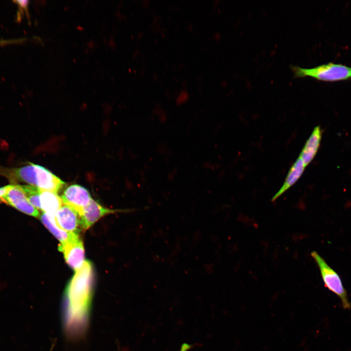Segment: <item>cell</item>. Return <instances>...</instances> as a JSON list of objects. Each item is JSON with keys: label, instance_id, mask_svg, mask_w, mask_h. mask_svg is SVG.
Listing matches in <instances>:
<instances>
[{"label": "cell", "instance_id": "6da1fadb", "mask_svg": "<svg viewBox=\"0 0 351 351\" xmlns=\"http://www.w3.org/2000/svg\"><path fill=\"white\" fill-rule=\"evenodd\" d=\"M93 273L91 263L85 261L67 287L63 308L64 328L70 336L77 337L88 324L93 296Z\"/></svg>", "mask_w": 351, "mask_h": 351}, {"label": "cell", "instance_id": "7a4b0ae2", "mask_svg": "<svg viewBox=\"0 0 351 351\" xmlns=\"http://www.w3.org/2000/svg\"><path fill=\"white\" fill-rule=\"evenodd\" d=\"M6 176L13 184L25 183L41 190L56 193L65 184V182L47 169L32 163L19 168H8Z\"/></svg>", "mask_w": 351, "mask_h": 351}, {"label": "cell", "instance_id": "3957f363", "mask_svg": "<svg viewBox=\"0 0 351 351\" xmlns=\"http://www.w3.org/2000/svg\"><path fill=\"white\" fill-rule=\"evenodd\" d=\"M292 69L294 77L297 78L310 77L327 82L351 79V67L332 62L323 64L312 68L293 66Z\"/></svg>", "mask_w": 351, "mask_h": 351}, {"label": "cell", "instance_id": "277c9868", "mask_svg": "<svg viewBox=\"0 0 351 351\" xmlns=\"http://www.w3.org/2000/svg\"><path fill=\"white\" fill-rule=\"evenodd\" d=\"M311 255L319 267L325 286L340 299L344 309L350 310L351 304L338 273L326 263L317 252H312Z\"/></svg>", "mask_w": 351, "mask_h": 351}, {"label": "cell", "instance_id": "5b68a950", "mask_svg": "<svg viewBox=\"0 0 351 351\" xmlns=\"http://www.w3.org/2000/svg\"><path fill=\"white\" fill-rule=\"evenodd\" d=\"M0 199L26 214L35 217L39 216V210L28 201L20 184H11L6 195Z\"/></svg>", "mask_w": 351, "mask_h": 351}, {"label": "cell", "instance_id": "8992f818", "mask_svg": "<svg viewBox=\"0 0 351 351\" xmlns=\"http://www.w3.org/2000/svg\"><path fill=\"white\" fill-rule=\"evenodd\" d=\"M58 250L63 253L66 263L76 271L83 265L85 261L84 249L78 235L66 242L60 243Z\"/></svg>", "mask_w": 351, "mask_h": 351}, {"label": "cell", "instance_id": "52a82bcc", "mask_svg": "<svg viewBox=\"0 0 351 351\" xmlns=\"http://www.w3.org/2000/svg\"><path fill=\"white\" fill-rule=\"evenodd\" d=\"M61 198L64 204L74 209L78 214L92 199L86 189L77 184L68 187L63 191Z\"/></svg>", "mask_w": 351, "mask_h": 351}, {"label": "cell", "instance_id": "ba28073f", "mask_svg": "<svg viewBox=\"0 0 351 351\" xmlns=\"http://www.w3.org/2000/svg\"><path fill=\"white\" fill-rule=\"evenodd\" d=\"M58 226L64 231L78 234L82 229L78 213L71 207L63 204L55 215Z\"/></svg>", "mask_w": 351, "mask_h": 351}, {"label": "cell", "instance_id": "9c48e42d", "mask_svg": "<svg viewBox=\"0 0 351 351\" xmlns=\"http://www.w3.org/2000/svg\"><path fill=\"white\" fill-rule=\"evenodd\" d=\"M114 212V211L102 206L92 199L79 214L82 229H87L103 216Z\"/></svg>", "mask_w": 351, "mask_h": 351}, {"label": "cell", "instance_id": "30bf717a", "mask_svg": "<svg viewBox=\"0 0 351 351\" xmlns=\"http://www.w3.org/2000/svg\"><path fill=\"white\" fill-rule=\"evenodd\" d=\"M322 132L320 126L315 127L303 148L299 157L307 166L313 160L320 146Z\"/></svg>", "mask_w": 351, "mask_h": 351}, {"label": "cell", "instance_id": "8fae6325", "mask_svg": "<svg viewBox=\"0 0 351 351\" xmlns=\"http://www.w3.org/2000/svg\"><path fill=\"white\" fill-rule=\"evenodd\" d=\"M306 167L302 159L298 157L290 169L284 182L272 198V201H274L297 181Z\"/></svg>", "mask_w": 351, "mask_h": 351}, {"label": "cell", "instance_id": "7c38bea8", "mask_svg": "<svg viewBox=\"0 0 351 351\" xmlns=\"http://www.w3.org/2000/svg\"><path fill=\"white\" fill-rule=\"evenodd\" d=\"M40 203L41 210L53 218L63 204L57 193L43 190H41Z\"/></svg>", "mask_w": 351, "mask_h": 351}, {"label": "cell", "instance_id": "4fadbf2b", "mask_svg": "<svg viewBox=\"0 0 351 351\" xmlns=\"http://www.w3.org/2000/svg\"><path fill=\"white\" fill-rule=\"evenodd\" d=\"M40 220L48 230L60 242V243L66 242L78 235L61 229L57 225L55 218L50 216L44 212L40 216Z\"/></svg>", "mask_w": 351, "mask_h": 351}, {"label": "cell", "instance_id": "5bb4252c", "mask_svg": "<svg viewBox=\"0 0 351 351\" xmlns=\"http://www.w3.org/2000/svg\"><path fill=\"white\" fill-rule=\"evenodd\" d=\"M28 201L37 209L41 210L40 195L41 189L30 185H20Z\"/></svg>", "mask_w": 351, "mask_h": 351}, {"label": "cell", "instance_id": "9a60e30c", "mask_svg": "<svg viewBox=\"0 0 351 351\" xmlns=\"http://www.w3.org/2000/svg\"><path fill=\"white\" fill-rule=\"evenodd\" d=\"M18 6L19 10L17 14V20H20L21 19V16L24 14V12L26 14L28 13V6L29 5L28 0H14L13 1Z\"/></svg>", "mask_w": 351, "mask_h": 351}, {"label": "cell", "instance_id": "2e32d148", "mask_svg": "<svg viewBox=\"0 0 351 351\" xmlns=\"http://www.w3.org/2000/svg\"><path fill=\"white\" fill-rule=\"evenodd\" d=\"M10 187V185L0 187V199L4 196Z\"/></svg>", "mask_w": 351, "mask_h": 351}, {"label": "cell", "instance_id": "e0dca14e", "mask_svg": "<svg viewBox=\"0 0 351 351\" xmlns=\"http://www.w3.org/2000/svg\"><path fill=\"white\" fill-rule=\"evenodd\" d=\"M189 348V346L187 344H183L181 348L180 351H186Z\"/></svg>", "mask_w": 351, "mask_h": 351}, {"label": "cell", "instance_id": "ac0fdd59", "mask_svg": "<svg viewBox=\"0 0 351 351\" xmlns=\"http://www.w3.org/2000/svg\"><path fill=\"white\" fill-rule=\"evenodd\" d=\"M12 40H0V45L8 44V43H11Z\"/></svg>", "mask_w": 351, "mask_h": 351}]
</instances>
